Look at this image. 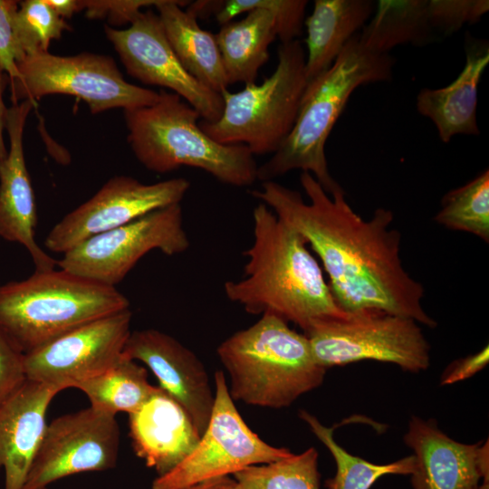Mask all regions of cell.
I'll return each instance as SVG.
<instances>
[{"mask_svg": "<svg viewBox=\"0 0 489 489\" xmlns=\"http://www.w3.org/2000/svg\"><path fill=\"white\" fill-rule=\"evenodd\" d=\"M300 182L309 203L274 180L262 182L251 195L310 244L339 307L348 313L380 311L436 327L422 306V284L403 267L401 235L389 228L393 213L378 208L364 220L348 204L341 187L329 195L308 172L301 173Z\"/></svg>", "mask_w": 489, "mask_h": 489, "instance_id": "6da1fadb", "label": "cell"}, {"mask_svg": "<svg viewBox=\"0 0 489 489\" xmlns=\"http://www.w3.org/2000/svg\"><path fill=\"white\" fill-rule=\"evenodd\" d=\"M254 242L244 276L224 284L227 299L251 314H273L304 332L348 312L337 304L306 240L264 204L253 211Z\"/></svg>", "mask_w": 489, "mask_h": 489, "instance_id": "7a4b0ae2", "label": "cell"}, {"mask_svg": "<svg viewBox=\"0 0 489 489\" xmlns=\"http://www.w3.org/2000/svg\"><path fill=\"white\" fill-rule=\"evenodd\" d=\"M396 60L367 48L356 34L331 68L310 82L292 131L279 149L257 168V179L271 181L293 169L312 174L331 195L340 187L331 176L325 145L355 90L390 82Z\"/></svg>", "mask_w": 489, "mask_h": 489, "instance_id": "3957f363", "label": "cell"}, {"mask_svg": "<svg viewBox=\"0 0 489 489\" xmlns=\"http://www.w3.org/2000/svg\"><path fill=\"white\" fill-rule=\"evenodd\" d=\"M216 353L230 378L231 398L251 406L289 407L321 386L326 373L307 337L273 314L229 336Z\"/></svg>", "mask_w": 489, "mask_h": 489, "instance_id": "277c9868", "label": "cell"}, {"mask_svg": "<svg viewBox=\"0 0 489 489\" xmlns=\"http://www.w3.org/2000/svg\"><path fill=\"white\" fill-rule=\"evenodd\" d=\"M150 106L124 110L128 142L149 171L199 168L221 183L244 187L257 180L258 165L244 145H223L200 128V114L174 92L161 90Z\"/></svg>", "mask_w": 489, "mask_h": 489, "instance_id": "5b68a950", "label": "cell"}, {"mask_svg": "<svg viewBox=\"0 0 489 489\" xmlns=\"http://www.w3.org/2000/svg\"><path fill=\"white\" fill-rule=\"evenodd\" d=\"M127 309L129 302L116 287L61 268L0 284V327L24 354Z\"/></svg>", "mask_w": 489, "mask_h": 489, "instance_id": "8992f818", "label": "cell"}, {"mask_svg": "<svg viewBox=\"0 0 489 489\" xmlns=\"http://www.w3.org/2000/svg\"><path fill=\"white\" fill-rule=\"evenodd\" d=\"M277 54L275 70L261 83L221 92L220 118L199 122L207 136L223 145H244L254 155L279 149L293 128L308 82L306 53L299 40L281 43Z\"/></svg>", "mask_w": 489, "mask_h": 489, "instance_id": "52a82bcc", "label": "cell"}, {"mask_svg": "<svg viewBox=\"0 0 489 489\" xmlns=\"http://www.w3.org/2000/svg\"><path fill=\"white\" fill-rule=\"evenodd\" d=\"M18 78L10 83L12 104L50 94L72 95L84 101L91 112L115 108L150 106L159 92L128 82L109 55L82 53L57 55L48 52L26 56L17 63Z\"/></svg>", "mask_w": 489, "mask_h": 489, "instance_id": "ba28073f", "label": "cell"}, {"mask_svg": "<svg viewBox=\"0 0 489 489\" xmlns=\"http://www.w3.org/2000/svg\"><path fill=\"white\" fill-rule=\"evenodd\" d=\"M323 368L361 360L394 363L418 372L430 363V347L417 322L380 311L321 321L303 333Z\"/></svg>", "mask_w": 489, "mask_h": 489, "instance_id": "9c48e42d", "label": "cell"}, {"mask_svg": "<svg viewBox=\"0 0 489 489\" xmlns=\"http://www.w3.org/2000/svg\"><path fill=\"white\" fill-rule=\"evenodd\" d=\"M292 454L266 443L250 429L235 406L224 373L216 371L214 406L198 444L175 468L156 477L152 489H183Z\"/></svg>", "mask_w": 489, "mask_h": 489, "instance_id": "30bf717a", "label": "cell"}, {"mask_svg": "<svg viewBox=\"0 0 489 489\" xmlns=\"http://www.w3.org/2000/svg\"><path fill=\"white\" fill-rule=\"evenodd\" d=\"M189 246L182 207L176 204L83 240L62 254L57 265L116 287L148 253L158 250L171 256L185 253Z\"/></svg>", "mask_w": 489, "mask_h": 489, "instance_id": "8fae6325", "label": "cell"}, {"mask_svg": "<svg viewBox=\"0 0 489 489\" xmlns=\"http://www.w3.org/2000/svg\"><path fill=\"white\" fill-rule=\"evenodd\" d=\"M120 436L116 416L91 406L53 419L22 489H46L72 475L113 468Z\"/></svg>", "mask_w": 489, "mask_h": 489, "instance_id": "7c38bea8", "label": "cell"}, {"mask_svg": "<svg viewBox=\"0 0 489 489\" xmlns=\"http://www.w3.org/2000/svg\"><path fill=\"white\" fill-rule=\"evenodd\" d=\"M189 187L190 182L185 177L144 184L132 177L115 176L56 223L47 234L44 246L63 254L91 236L180 204Z\"/></svg>", "mask_w": 489, "mask_h": 489, "instance_id": "4fadbf2b", "label": "cell"}, {"mask_svg": "<svg viewBox=\"0 0 489 489\" xmlns=\"http://www.w3.org/2000/svg\"><path fill=\"white\" fill-rule=\"evenodd\" d=\"M131 319L127 309L83 324L24 354L26 379L62 391L103 373L122 357Z\"/></svg>", "mask_w": 489, "mask_h": 489, "instance_id": "5bb4252c", "label": "cell"}, {"mask_svg": "<svg viewBox=\"0 0 489 489\" xmlns=\"http://www.w3.org/2000/svg\"><path fill=\"white\" fill-rule=\"evenodd\" d=\"M104 32L131 77L170 90L205 121L215 122L220 118L221 95L186 71L167 39L158 14L140 11L126 29L106 25Z\"/></svg>", "mask_w": 489, "mask_h": 489, "instance_id": "9a60e30c", "label": "cell"}, {"mask_svg": "<svg viewBox=\"0 0 489 489\" xmlns=\"http://www.w3.org/2000/svg\"><path fill=\"white\" fill-rule=\"evenodd\" d=\"M123 354L147 365L158 387L187 411L202 435L212 413L215 391L198 357L174 337L155 329L131 331Z\"/></svg>", "mask_w": 489, "mask_h": 489, "instance_id": "2e32d148", "label": "cell"}, {"mask_svg": "<svg viewBox=\"0 0 489 489\" xmlns=\"http://www.w3.org/2000/svg\"><path fill=\"white\" fill-rule=\"evenodd\" d=\"M36 106L29 100L8 108L6 130L10 148L0 168V237L22 244L36 272L53 270L57 262L35 240L37 211L34 188L24 153V130L27 117Z\"/></svg>", "mask_w": 489, "mask_h": 489, "instance_id": "e0dca14e", "label": "cell"}, {"mask_svg": "<svg viewBox=\"0 0 489 489\" xmlns=\"http://www.w3.org/2000/svg\"><path fill=\"white\" fill-rule=\"evenodd\" d=\"M404 441L413 451L414 489H476L488 479V442L467 445L442 432L433 420L413 417Z\"/></svg>", "mask_w": 489, "mask_h": 489, "instance_id": "ac0fdd59", "label": "cell"}, {"mask_svg": "<svg viewBox=\"0 0 489 489\" xmlns=\"http://www.w3.org/2000/svg\"><path fill=\"white\" fill-rule=\"evenodd\" d=\"M216 34L229 85L254 83L277 38L273 0H226L215 15Z\"/></svg>", "mask_w": 489, "mask_h": 489, "instance_id": "d6986e66", "label": "cell"}, {"mask_svg": "<svg viewBox=\"0 0 489 489\" xmlns=\"http://www.w3.org/2000/svg\"><path fill=\"white\" fill-rule=\"evenodd\" d=\"M61 390L25 379L0 403V469L5 489H22L43 437L46 412Z\"/></svg>", "mask_w": 489, "mask_h": 489, "instance_id": "ffe728a7", "label": "cell"}, {"mask_svg": "<svg viewBox=\"0 0 489 489\" xmlns=\"http://www.w3.org/2000/svg\"><path fill=\"white\" fill-rule=\"evenodd\" d=\"M129 425L136 455L158 476L181 463L201 437L187 411L158 386L140 408L129 414Z\"/></svg>", "mask_w": 489, "mask_h": 489, "instance_id": "44dd1931", "label": "cell"}, {"mask_svg": "<svg viewBox=\"0 0 489 489\" xmlns=\"http://www.w3.org/2000/svg\"><path fill=\"white\" fill-rule=\"evenodd\" d=\"M465 52L464 68L451 83L439 89H422L417 96L418 113L434 123L444 143L456 135L480 134L476 119L478 85L489 63L488 42L470 37Z\"/></svg>", "mask_w": 489, "mask_h": 489, "instance_id": "7402d4cb", "label": "cell"}, {"mask_svg": "<svg viewBox=\"0 0 489 489\" xmlns=\"http://www.w3.org/2000/svg\"><path fill=\"white\" fill-rule=\"evenodd\" d=\"M372 0H315L312 13L304 20L305 75L307 82L328 71L347 43L372 16Z\"/></svg>", "mask_w": 489, "mask_h": 489, "instance_id": "603a6c76", "label": "cell"}, {"mask_svg": "<svg viewBox=\"0 0 489 489\" xmlns=\"http://www.w3.org/2000/svg\"><path fill=\"white\" fill-rule=\"evenodd\" d=\"M190 1L159 0L155 5L167 39L186 71L202 84L221 94L229 83L216 34L202 29L182 7Z\"/></svg>", "mask_w": 489, "mask_h": 489, "instance_id": "cb8c5ba5", "label": "cell"}, {"mask_svg": "<svg viewBox=\"0 0 489 489\" xmlns=\"http://www.w3.org/2000/svg\"><path fill=\"white\" fill-rule=\"evenodd\" d=\"M434 34L427 15V0H379L369 22L360 33V39L373 52L389 53L401 44H427Z\"/></svg>", "mask_w": 489, "mask_h": 489, "instance_id": "d4e9b609", "label": "cell"}, {"mask_svg": "<svg viewBox=\"0 0 489 489\" xmlns=\"http://www.w3.org/2000/svg\"><path fill=\"white\" fill-rule=\"evenodd\" d=\"M91 407L115 415L130 414L140 408L158 389L148 380V371L124 354L103 373L76 386Z\"/></svg>", "mask_w": 489, "mask_h": 489, "instance_id": "484cf974", "label": "cell"}, {"mask_svg": "<svg viewBox=\"0 0 489 489\" xmlns=\"http://www.w3.org/2000/svg\"><path fill=\"white\" fill-rule=\"evenodd\" d=\"M300 417L335 460L336 474L325 482L327 489H369L383 475H411L414 471L412 455L389 464H373L347 452L335 441L333 428L325 427L312 414L302 410Z\"/></svg>", "mask_w": 489, "mask_h": 489, "instance_id": "4316f807", "label": "cell"}, {"mask_svg": "<svg viewBox=\"0 0 489 489\" xmlns=\"http://www.w3.org/2000/svg\"><path fill=\"white\" fill-rule=\"evenodd\" d=\"M435 221L449 229L467 232L489 242V171L447 192Z\"/></svg>", "mask_w": 489, "mask_h": 489, "instance_id": "83f0119b", "label": "cell"}, {"mask_svg": "<svg viewBox=\"0 0 489 489\" xmlns=\"http://www.w3.org/2000/svg\"><path fill=\"white\" fill-rule=\"evenodd\" d=\"M232 476L243 489H320L318 452L310 447L298 455L245 467Z\"/></svg>", "mask_w": 489, "mask_h": 489, "instance_id": "f1b7e54d", "label": "cell"}, {"mask_svg": "<svg viewBox=\"0 0 489 489\" xmlns=\"http://www.w3.org/2000/svg\"><path fill=\"white\" fill-rule=\"evenodd\" d=\"M17 40L25 57L48 52L50 43L61 38L70 26L46 0L19 2L14 20Z\"/></svg>", "mask_w": 489, "mask_h": 489, "instance_id": "f546056e", "label": "cell"}, {"mask_svg": "<svg viewBox=\"0 0 489 489\" xmlns=\"http://www.w3.org/2000/svg\"><path fill=\"white\" fill-rule=\"evenodd\" d=\"M487 0H427V15L434 33L445 36L465 24H475L488 12Z\"/></svg>", "mask_w": 489, "mask_h": 489, "instance_id": "4dcf8cb0", "label": "cell"}, {"mask_svg": "<svg viewBox=\"0 0 489 489\" xmlns=\"http://www.w3.org/2000/svg\"><path fill=\"white\" fill-rule=\"evenodd\" d=\"M18 7V1L0 0V66L9 76L10 83L18 78L17 63L25 58L14 26Z\"/></svg>", "mask_w": 489, "mask_h": 489, "instance_id": "1f68e13d", "label": "cell"}, {"mask_svg": "<svg viewBox=\"0 0 489 489\" xmlns=\"http://www.w3.org/2000/svg\"><path fill=\"white\" fill-rule=\"evenodd\" d=\"M25 379L24 353L0 327V403Z\"/></svg>", "mask_w": 489, "mask_h": 489, "instance_id": "d6a6232c", "label": "cell"}, {"mask_svg": "<svg viewBox=\"0 0 489 489\" xmlns=\"http://www.w3.org/2000/svg\"><path fill=\"white\" fill-rule=\"evenodd\" d=\"M159 0H83L82 10L89 18L108 17L113 25L130 24L143 7L156 5Z\"/></svg>", "mask_w": 489, "mask_h": 489, "instance_id": "836d02e7", "label": "cell"}, {"mask_svg": "<svg viewBox=\"0 0 489 489\" xmlns=\"http://www.w3.org/2000/svg\"><path fill=\"white\" fill-rule=\"evenodd\" d=\"M488 361V346H485L477 353L455 361L444 373L441 384H454L466 379L484 369Z\"/></svg>", "mask_w": 489, "mask_h": 489, "instance_id": "e575fe53", "label": "cell"}, {"mask_svg": "<svg viewBox=\"0 0 489 489\" xmlns=\"http://www.w3.org/2000/svg\"><path fill=\"white\" fill-rule=\"evenodd\" d=\"M8 85H10V78L0 66V168L8 155V149L4 139V131L6 129L8 117V108L4 101V93Z\"/></svg>", "mask_w": 489, "mask_h": 489, "instance_id": "d590c367", "label": "cell"}, {"mask_svg": "<svg viewBox=\"0 0 489 489\" xmlns=\"http://www.w3.org/2000/svg\"><path fill=\"white\" fill-rule=\"evenodd\" d=\"M224 1H195L187 5V11L197 20L216 15L221 9Z\"/></svg>", "mask_w": 489, "mask_h": 489, "instance_id": "8d00e7d4", "label": "cell"}, {"mask_svg": "<svg viewBox=\"0 0 489 489\" xmlns=\"http://www.w3.org/2000/svg\"><path fill=\"white\" fill-rule=\"evenodd\" d=\"M183 489H243L240 484L230 475L206 480Z\"/></svg>", "mask_w": 489, "mask_h": 489, "instance_id": "74e56055", "label": "cell"}, {"mask_svg": "<svg viewBox=\"0 0 489 489\" xmlns=\"http://www.w3.org/2000/svg\"><path fill=\"white\" fill-rule=\"evenodd\" d=\"M46 2L63 19L71 18L75 13L82 10L81 1L78 0H46Z\"/></svg>", "mask_w": 489, "mask_h": 489, "instance_id": "f35d334b", "label": "cell"}, {"mask_svg": "<svg viewBox=\"0 0 489 489\" xmlns=\"http://www.w3.org/2000/svg\"><path fill=\"white\" fill-rule=\"evenodd\" d=\"M476 489H489V481H484Z\"/></svg>", "mask_w": 489, "mask_h": 489, "instance_id": "ab89813d", "label": "cell"}]
</instances>
